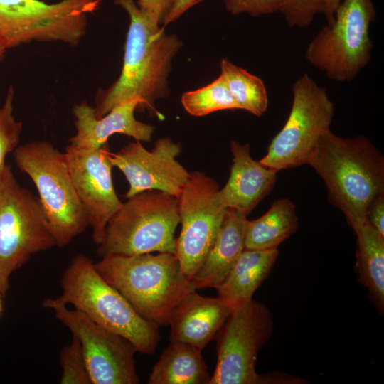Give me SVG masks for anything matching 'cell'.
I'll return each mask as SVG.
<instances>
[{"instance_id": "obj_33", "label": "cell", "mask_w": 384, "mask_h": 384, "mask_svg": "<svg viewBox=\"0 0 384 384\" xmlns=\"http://www.w3.org/2000/svg\"><path fill=\"white\" fill-rule=\"evenodd\" d=\"M325 1V8L324 13L327 24H331L333 23L334 19V14L339 6L341 0H324Z\"/></svg>"}, {"instance_id": "obj_25", "label": "cell", "mask_w": 384, "mask_h": 384, "mask_svg": "<svg viewBox=\"0 0 384 384\" xmlns=\"http://www.w3.org/2000/svg\"><path fill=\"white\" fill-rule=\"evenodd\" d=\"M181 102L188 113L196 117L223 110L238 109L220 75L206 86L183 93Z\"/></svg>"}, {"instance_id": "obj_21", "label": "cell", "mask_w": 384, "mask_h": 384, "mask_svg": "<svg viewBox=\"0 0 384 384\" xmlns=\"http://www.w3.org/2000/svg\"><path fill=\"white\" fill-rule=\"evenodd\" d=\"M211 375L201 351L178 341L165 348L149 375V384H209Z\"/></svg>"}, {"instance_id": "obj_30", "label": "cell", "mask_w": 384, "mask_h": 384, "mask_svg": "<svg viewBox=\"0 0 384 384\" xmlns=\"http://www.w3.org/2000/svg\"><path fill=\"white\" fill-rule=\"evenodd\" d=\"M175 1L138 0L137 4L139 8L149 14L159 24L164 25Z\"/></svg>"}, {"instance_id": "obj_11", "label": "cell", "mask_w": 384, "mask_h": 384, "mask_svg": "<svg viewBox=\"0 0 384 384\" xmlns=\"http://www.w3.org/2000/svg\"><path fill=\"white\" fill-rule=\"evenodd\" d=\"M273 329L265 304L251 299L233 307L215 337L217 363L209 384H263L257 358Z\"/></svg>"}, {"instance_id": "obj_23", "label": "cell", "mask_w": 384, "mask_h": 384, "mask_svg": "<svg viewBox=\"0 0 384 384\" xmlns=\"http://www.w3.org/2000/svg\"><path fill=\"white\" fill-rule=\"evenodd\" d=\"M298 225L294 203L287 198L277 199L263 215L247 220L245 249H277L297 230Z\"/></svg>"}, {"instance_id": "obj_9", "label": "cell", "mask_w": 384, "mask_h": 384, "mask_svg": "<svg viewBox=\"0 0 384 384\" xmlns=\"http://www.w3.org/2000/svg\"><path fill=\"white\" fill-rule=\"evenodd\" d=\"M101 1L0 0V39L6 49L34 41L76 45Z\"/></svg>"}, {"instance_id": "obj_4", "label": "cell", "mask_w": 384, "mask_h": 384, "mask_svg": "<svg viewBox=\"0 0 384 384\" xmlns=\"http://www.w3.org/2000/svg\"><path fill=\"white\" fill-rule=\"evenodd\" d=\"M61 294L54 303L71 304L94 322L129 340L137 352L154 354L161 339L159 327L141 316L107 282L87 256L74 257L60 279Z\"/></svg>"}, {"instance_id": "obj_7", "label": "cell", "mask_w": 384, "mask_h": 384, "mask_svg": "<svg viewBox=\"0 0 384 384\" xmlns=\"http://www.w3.org/2000/svg\"><path fill=\"white\" fill-rule=\"evenodd\" d=\"M56 246L40 200L16 180L9 166L0 174V292L11 274L37 252Z\"/></svg>"}, {"instance_id": "obj_35", "label": "cell", "mask_w": 384, "mask_h": 384, "mask_svg": "<svg viewBox=\"0 0 384 384\" xmlns=\"http://www.w3.org/2000/svg\"><path fill=\"white\" fill-rule=\"evenodd\" d=\"M1 297H3L2 294L0 292V314L2 311V302H1Z\"/></svg>"}, {"instance_id": "obj_3", "label": "cell", "mask_w": 384, "mask_h": 384, "mask_svg": "<svg viewBox=\"0 0 384 384\" xmlns=\"http://www.w3.org/2000/svg\"><path fill=\"white\" fill-rule=\"evenodd\" d=\"M95 266L141 316L159 327L168 326L172 311L194 289L169 252L106 256Z\"/></svg>"}, {"instance_id": "obj_12", "label": "cell", "mask_w": 384, "mask_h": 384, "mask_svg": "<svg viewBox=\"0 0 384 384\" xmlns=\"http://www.w3.org/2000/svg\"><path fill=\"white\" fill-rule=\"evenodd\" d=\"M219 190L214 179L193 171L178 198L181 230L175 255L190 281L211 250L223 220L227 208L220 200Z\"/></svg>"}, {"instance_id": "obj_10", "label": "cell", "mask_w": 384, "mask_h": 384, "mask_svg": "<svg viewBox=\"0 0 384 384\" xmlns=\"http://www.w3.org/2000/svg\"><path fill=\"white\" fill-rule=\"evenodd\" d=\"M288 119L259 161L277 171L306 164L321 136L330 130L334 104L325 88L304 73L292 85Z\"/></svg>"}, {"instance_id": "obj_8", "label": "cell", "mask_w": 384, "mask_h": 384, "mask_svg": "<svg viewBox=\"0 0 384 384\" xmlns=\"http://www.w3.org/2000/svg\"><path fill=\"white\" fill-rule=\"evenodd\" d=\"M375 16L371 0H343L333 23L324 26L307 46L306 60L331 80L354 79L370 59L373 44L369 28Z\"/></svg>"}, {"instance_id": "obj_6", "label": "cell", "mask_w": 384, "mask_h": 384, "mask_svg": "<svg viewBox=\"0 0 384 384\" xmlns=\"http://www.w3.org/2000/svg\"><path fill=\"white\" fill-rule=\"evenodd\" d=\"M13 157L36 186L56 246L67 245L89 225L65 154L48 142L33 141L18 145Z\"/></svg>"}, {"instance_id": "obj_34", "label": "cell", "mask_w": 384, "mask_h": 384, "mask_svg": "<svg viewBox=\"0 0 384 384\" xmlns=\"http://www.w3.org/2000/svg\"><path fill=\"white\" fill-rule=\"evenodd\" d=\"M6 50H7L6 48L4 46V45L3 44L2 41L0 39V62L3 60Z\"/></svg>"}, {"instance_id": "obj_13", "label": "cell", "mask_w": 384, "mask_h": 384, "mask_svg": "<svg viewBox=\"0 0 384 384\" xmlns=\"http://www.w3.org/2000/svg\"><path fill=\"white\" fill-rule=\"evenodd\" d=\"M42 306L53 309L57 319L79 341L92 384L140 383L134 358L137 350L129 340L49 298Z\"/></svg>"}, {"instance_id": "obj_19", "label": "cell", "mask_w": 384, "mask_h": 384, "mask_svg": "<svg viewBox=\"0 0 384 384\" xmlns=\"http://www.w3.org/2000/svg\"><path fill=\"white\" fill-rule=\"evenodd\" d=\"M247 216L228 208L216 240L205 261L191 279L194 289L220 284L245 249Z\"/></svg>"}, {"instance_id": "obj_1", "label": "cell", "mask_w": 384, "mask_h": 384, "mask_svg": "<svg viewBox=\"0 0 384 384\" xmlns=\"http://www.w3.org/2000/svg\"><path fill=\"white\" fill-rule=\"evenodd\" d=\"M129 15L122 68L118 79L107 90H99L95 113L100 118L116 105L138 100L152 115L163 116L155 102L169 95L168 78L171 62L181 42L169 35L134 0H114Z\"/></svg>"}, {"instance_id": "obj_17", "label": "cell", "mask_w": 384, "mask_h": 384, "mask_svg": "<svg viewBox=\"0 0 384 384\" xmlns=\"http://www.w3.org/2000/svg\"><path fill=\"white\" fill-rule=\"evenodd\" d=\"M231 310L219 297H204L192 290L171 314L170 341L185 343L202 351L215 338Z\"/></svg>"}, {"instance_id": "obj_31", "label": "cell", "mask_w": 384, "mask_h": 384, "mask_svg": "<svg viewBox=\"0 0 384 384\" xmlns=\"http://www.w3.org/2000/svg\"><path fill=\"white\" fill-rule=\"evenodd\" d=\"M366 219L376 230L384 235V193L377 196L370 203Z\"/></svg>"}, {"instance_id": "obj_15", "label": "cell", "mask_w": 384, "mask_h": 384, "mask_svg": "<svg viewBox=\"0 0 384 384\" xmlns=\"http://www.w3.org/2000/svg\"><path fill=\"white\" fill-rule=\"evenodd\" d=\"M181 146L169 137L156 141L151 151L139 141L130 142L114 154L110 161L124 175L129 198L147 190H158L178 198L190 173L176 160Z\"/></svg>"}, {"instance_id": "obj_32", "label": "cell", "mask_w": 384, "mask_h": 384, "mask_svg": "<svg viewBox=\"0 0 384 384\" xmlns=\"http://www.w3.org/2000/svg\"><path fill=\"white\" fill-rule=\"evenodd\" d=\"M202 1L203 0H176L164 21V26L175 21L184 12L195 5L201 3Z\"/></svg>"}, {"instance_id": "obj_24", "label": "cell", "mask_w": 384, "mask_h": 384, "mask_svg": "<svg viewBox=\"0 0 384 384\" xmlns=\"http://www.w3.org/2000/svg\"><path fill=\"white\" fill-rule=\"evenodd\" d=\"M235 100L238 109L261 117L268 106V96L263 80L226 58L220 61V75Z\"/></svg>"}, {"instance_id": "obj_28", "label": "cell", "mask_w": 384, "mask_h": 384, "mask_svg": "<svg viewBox=\"0 0 384 384\" xmlns=\"http://www.w3.org/2000/svg\"><path fill=\"white\" fill-rule=\"evenodd\" d=\"M278 11L283 14L289 27L304 28L315 15L324 13V0H277Z\"/></svg>"}, {"instance_id": "obj_16", "label": "cell", "mask_w": 384, "mask_h": 384, "mask_svg": "<svg viewBox=\"0 0 384 384\" xmlns=\"http://www.w3.org/2000/svg\"><path fill=\"white\" fill-rule=\"evenodd\" d=\"M138 100H132L114 107L104 116L97 118L95 108L86 101L75 105L73 114L75 118V134L70 139V144L82 148L100 149L107 144L110 137L122 134L136 141L149 142L154 127L138 121L135 110Z\"/></svg>"}, {"instance_id": "obj_20", "label": "cell", "mask_w": 384, "mask_h": 384, "mask_svg": "<svg viewBox=\"0 0 384 384\" xmlns=\"http://www.w3.org/2000/svg\"><path fill=\"white\" fill-rule=\"evenodd\" d=\"M278 255V249H244L224 281L215 288L218 297L231 308L252 299Z\"/></svg>"}, {"instance_id": "obj_5", "label": "cell", "mask_w": 384, "mask_h": 384, "mask_svg": "<svg viewBox=\"0 0 384 384\" xmlns=\"http://www.w3.org/2000/svg\"><path fill=\"white\" fill-rule=\"evenodd\" d=\"M179 223L178 198L158 190L144 191L127 198L109 220L97 254L101 257L175 254Z\"/></svg>"}, {"instance_id": "obj_18", "label": "cell", "mask_w": 384, "mask_h": 384, "mask_svg": "<svg viewBox=\"0 0 384 384\" xmlns=\"http://www.w3.org/2000/svg\"><path fill=\"white\" fill-rule=\"evenodd\" d=\"M233 162L229 178L218 195L225 208L246 216L273 188L278 171L254 160L250 145L232 140L230 144Z\"/></svg>"}, {"instance_id": "obj_14", "label": "cell", "mask_w": 384, "mask_h": 384, "mask_svg": "<svg viewBox=\"0 0 384 384\" xmlns=\"http://www.w3.org/2000/svg\"><path fill=\"white\" fill-rule=\"evenodd\" d=\"M69 171L79 199L85 211L92 238L99 245L109 220L122 202L114 190L107 143L100 149L65 148Z\"/></svg>"}, {"instance_id": "obj_29", "label": "cell", "mask_w": 384, "mask_h": 384, "mask_svg": "<svg viewBox=\"0 0 384 384\" xmlns=\"http://www.w3.org/2000/svg\"><path fill=\"white\" fill-rule=\"evenodd\" d=\"M225 9L232 14L247 13L252 16L278 11L277 0H223Z\"/></svg>"}, {"instance_id": "obj_27", "label": "cell", "mask_w": 384, "mask_h": 384, "mask_svg": "<svg viewBox=\"0 0 384 384\" xmlns=\"http://www.w3.org/2000/svg\"><path fill=\"white\" fill-rule=\"evenodd\" d=\"M62 367L61 384H92L79 341L73 336L72 342L60 353Z\"/></svg>"}, {"instance_id": "obj_2", "label": "cell", "mask_w": 384, "mask_h": 384, "mask_svg": "<svg viewBox=\"0 0 384 384\" xmlns=\"http://www.w3.org/2000/svg\"><path fill=\"white\" fill-rule=\"evenodd\" d=\"M323 179L331 202L353 231L366 222L370 203L384 193V158L365 136L343 138L331 130L307 161Z\"/></svg>"}, {"instance_id": "obj_22", "label": "cell", "mask_w": 384, "mask_h": 384, "mask_svg": "<svg viewBox=\"0 0 384 384\" xmlns=\"http://www.w3.org/2000/svg\"><path fill=\"white\" fill-rule=\"evenodd\" d=\"M357 250L355 270L358 281L368 292L377 311L384 313V235L368 221L355 233Z\"/></svg>"}, {"instance_id": "obj_26", "label": "cell", "mask_w": 384, "mask_h": 384, "mask_svg": "<svg viewBox=\"0 0 384 384\" xmlns=\"http://www.w3.org/2000/svg\"><path fill=\"white\" fill-rule=\"evenodd\" d=\"M14 98V90L10 86L0 107V174L6 166V155L18 146L22 131V123L13 114Z\"/></svg>"}]
</instances>
